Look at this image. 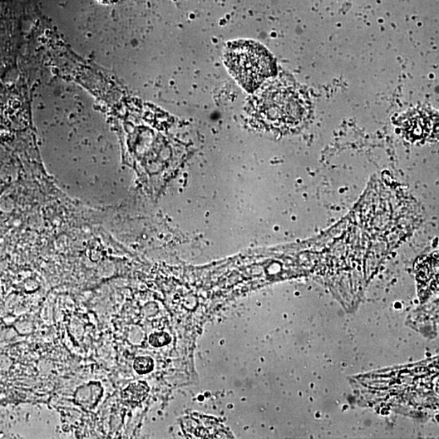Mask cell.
<instances>
[{"instance_id": "obj_1", "label": "cell", "mask_w": 439, "mask_h": 439, "mask_svg": "<svg viewBox=\"0 0 439 439\" xmlns=\"http://www.w3.org/2000/svg\"><path fill=\"white\" fill-rule=\"evenodd\" d=\"M307 101L297 88L277 81L266 87L251 102V119L260 127L287 131L297 127L307 115Z\"/></svg>"}, {"instance_id": "obj_2", "label": "cell", "mask_w": 439, "mask_h": 439, "mask_svg": "<svg viewBox=\"0 0 439 439\" xmlns=\"http://www.w3.org/2000/svg\"><path fill=\"white\" fill-rule=\"evenodd\" d=\"M225 59L232 75L248 92L255 91L276 71L273 57L255 42L231 43L226 49Z\"/></svg>"}, {"instance_id": "obj_3", "label": "cell", "mask_w": 439, "mask_h": 439, "mask_svg": "<svg viewBox=\"0 0 439 439\" xmlns=\"http://www.w3.org/2000/svg\"><path fill=\"white\" fill-rule=\"evenodd\" d=\"M149 392L146 382L133 383L122 393V397L128 403H139L144 401Z\"/></svg>"}, {"instance_id": "obj_4", "label": "cell", "mask_w": 439, "mask_h": 439, "mask_svg": "<svg viewBox=\"0 0 439 439\" xmlns=\"http://www.w3.org/2000/svg\"><path fill=\"white\" fill-rule=\"evenodd\" d=\"M134 368L139 374L151 373L154 368V362L151 357H137L134 363Z\"/></svg>"}, {"instance_id": "obj_5", "label": "cell", "mask_w": 439, "mask_h": 439, "mask_svg": "<svg viewBox=\"0 0 439 439\" xmlns=\"http://www.w3.org/2000/svg\"><path fill=\"white\" fill-rule=\"evenodd\" d=\"M170 342V335L165 332L152 334L149 338V343L155 348L164 347Z\"/></svg>"}, {"instance_id": "obj_6", "label": "cell", "mask_w": 439, "mask_h": 439, "mask_svg": "<svg viewBox=\"0 0 439 439\" xmlns=\"http://www.w3.org/2000/svg\"><path fill=\"white\" fill-rule=\"evenodd\" d=\"M97 1L101 4L110 5L117 3V2L121 1V0H97Z\"/></svg>"}]
</instances>
